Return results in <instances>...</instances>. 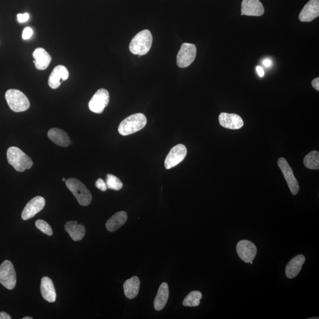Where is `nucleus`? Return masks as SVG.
Here are the masks:
<instances>
[{"label": "nucleus", "instance_id": "obj_5", "mask_svg": "<svg viewBox=\"0 0 319 319\" xmlns=\"http://www.w3.org/2000/svg\"><path fill=\"white\" fill-rule=\"evenodd\" d=\"M5 99L9 107L16 112H24L30 108V101L24 94L17 90L11 89L6 92Z\"/></svg>", "mask_w": 319, "mask_h": 319}, {"label": "nucleus", "instance_id": "obj_15", "mask_svg": "<svg viewBox=\"0 0 319 319\" xmlns=\"http://www.w3.org/2000/svg\"><path fill=\"white\" fill-rule=\"evenodd\" d=\"M219 121L222 127L231 130H238L244 126V121L239 115L222 112L219 116Z\"/></svg>", "mask_w": 319, "mask_h": 319}, {"label": "nucleus", "instance_id": "obj_9", "mask_svg": "<svg viewBox=\"0 0 319 319\" xmlns=\"http://www.w3.org/2000/svg\"><path fill=\"white\" fill-rule=\"evenodd\" d=\"M278 166L281 169L282 174L286 181L291 193L296 195L299 191V185L295 176L293 174L292 169L288 165L287 160L281 157L278 160Z\"/></svg>", "mask_w": 319, "mask_h": 319}, {"label": "nucleus", "instance_id": "obj_13", "mask_svg": "<svg viewBox=\"0 0 319 319\" xmlns=\"http://www.w3.org/2000/svg\"><path fill=\"white\" fill-rule=\"evenodd\" d=\"M264 13V6L260 0H243L241 15L248 16H261Z\"/></svg>", "mask_w": 319, "mask_h": 319}, {"label": "nucleus", "instance_id": "obj_8", "mask_svg": "<svg viewBox=\"0 0 319 319\" xmlns=\"http://www.w3.org/2000/svg\"><path fill=\"white\" fill-rule=\"evenodd\" d=\"M109 101L108 91L101 88L96 91L89 102V108L91 111L96 114H101L107 106Z\"/></svg>", "mask_w": 319, "mask_h": 319}, {"label": "nucleus", "instance_id": "obj_31", "mask_svg": "<svg viewBox=\"0 0 319 319\" xmlns=\"http://www.w3.org/2000/svg\"><path fill=\"white\" fill-rule=\"evenodd\" d=\"M17 20L19 23H22L26 22L29 19V14L28 13H24V14H17Z\"/></svg>", "mask_w": 319, "mask_h": 319}, {"label": "nucleus", "instance_id": "obj_14", "mask_svg": "<svg viewBox=\"0 0 319 319\" xmlns=\"http://www.w3.org/2000/svg\"><path fill=\"white\" fill-rule=\"evenodd\" d=\"M319 16V0H310L299 14L302 22H311Z\"/></svg>", "mask_w": 319, "mask_h": 319}, {"label": "nucleus", "instance_id": "obj_28", "mask_svg": "<svg viewBox=\"0 0 319 319\" xmlns=\"http://www.w3.org/2000/svg\"><path fill=\"white\" fill-rule=\"evenodd\" d=\"M35 226L36 228L41 230L43 233L46 234L47 235H52V229H51V227L46 223V222L42 220H38V221H36Z\"/></svg>", "mask_w": 319, "mask_h": 319}, {"label": "nucleus", "instance_id": "obj_1", "mask_svg": "<svg viewBox=\"0 0 319 319\" xmlns=\"http://www.w3.org/2000/svg\"><path fill=\"white\" fill-rule=\"evenodd\" d=\"M153 44V36L148 30H144L137 34L131 41L129 48L136 55L143 56L150 51Z\"/></svg>", "mask_w": 319, "mask_h": 319}, {"label": "nucleus", "instance_id": "obj_7", "mask_svg": "<svg viewBox=\"0 0 319 319\" xmlns=\"http://www.w3.org/2000/svg\"><path fill=\"white\" fill-rule=\"evenodd\" d=\"M197 48L194 44L184 43L177 56V65L181 68L190 66L196 58Z\"/></svg>", "mask_w": 319, "mask_h": 319}, {"label": "nucleus", "instance_id": "obj_18", "mask_svg": "<svg viewBox=\"0 0 319 319\" xmlns=\"http://www.w3.org/2000/svg\"><path fill=\"white\" fill-rule=\"evenodd\" d=\"M41 290L43 298L47 302L54 303L56 299V293L52 280L44 276L41 280Z\"/></svg>", "mask_w": 319, "mask_h": 319}, {"label": "nucleus", "instance_id": "obj_11", "mask_svg": "<svg viewBox=\"0 0 319 319\" xmlns=\"http://www.w3.org/2000/svg\"><path fill=\"white\" fill-rule=\"evenodd\" d=\"M187 148L183 144H178L172 148L165 162L166 169H170L179 165L184 159L187 155Z\"/></svg>", "mask_w": 319, "mask_h": 319}, {"label": "nucleus", "instance_id": "obj_24", "mask_svg": "<svg viewBox=\"0 0 319 319\" xmlns=\"http://www.w3.org/2000/svg\"><path fill=\"white\" fill-rule=\"evenodd\" d=\"M140 281L138 276H134L127 279L124 284V291L125 296L129 299H135L138 295Z\"/></svg>", "mask_w": 319, "mask_h": 319}, {"label": "nucleus", "instance_id": "obj_2", "mask_svg": "<svg viewBox=\"0 0 319 319\" xmlns=\"http://www.w3.org/2000/svg\"><path fill=\"white\" fill-rule=\"evenodd\" d=\"M7 158L9 164L19 172H23L26 170L31 169L33 166L32 160L21 149L16 147L8 149Z\"/></svg>", "mask_w": 319, "mask_h": 319}, {"label": "nucleus", "instance_id": "obj_35", "mask_svg": "<svg viewBox=\"0 0 319 319\" xmlns=\"http://www.w3.org/2000/svg\"><path fill=\"white\" fill-rule=\"evenodd\" d=\"M272 61L270 59H266L263 61V65L266 67H270L272 65Z\"/></svg>", "mask_w": 319, "mask_h": 319}, {"label": "nucleus", "instance_id": "obj_29", "mask_svg": "<svg viewBox=\"0 0 319 319\" xmlns=\"http://www.w3.org/2000/svg\"><path fill=\"white\" fill-rule=\"evenodd\" d=\"M95 186L102 191H105L108 189L107 186H106V182L104 180H102V179H98L96 181Z\"/></svg>", "mask_w": 319, "mask_h": 319}, {"label": "nucleus", "instance_id": "obj_17", "mask_svg": "<svg viewBox=\"0 0 319 319\" xmlns=\"http://www.w3.org/2000/svg\"><path fill=\"white\" fill-rule=\"evenodd\" d=\"M305 260V257L302 254L298 255L292 258L285 267V273L287 277L290 279L295 278L302 270Z\"/></svg>", "mask_w": 319, "mask_h": 319}, {"label": "nucleus", "instance_id": "obj_37", "mask_svg": "<svg viewBox=\"0 0 319 319\" xmlns=\"http://www.w3.org/2000/svg\"><path fill=\"white\" fill-rule=\"evenodd\" d=\"M319 319V318H310V319Z\"/></svg>", "mask_w": 319, "mask_h": 319}, {"label": "nucleus", "instance_id": "obj_25", "mask_svg": "<svg viewBox=\"0 0 319 319\" xmlns=\"http://www.w3.org/2000/svg\"><path fill=\"white\" fill-rule=\"evenodd\" d=\"M304 165L307 168L312 170L319 169V153L318 151H313L305 157L303 161Z\"/></svg>", "mask_w": 319, "mask_h": 319}, {"label": "nucleus", "instance_id": "obj_26", "mask_svg": "<svg viewBox=\"0 0 319 319\" xmlns=\"http://www.w3.org/2000/svg\"><path fill=\"white\" fill-rule=\"evenodd\" d=\"M202 294L199 291H191L185 297L183 305L186 307H197L200 305V300L202 299Z\"/></svg>", "mask_w": 319, "mask_h": 319}, {"label": "nucleus", "instance_id": "obj_33", "mask_svg": "<svg viewBox=\"0 0 319 319\" xmlns=\"http://www.w3.org/2000/svg\"><path fill=\"white\" fill-rule=\"evenodd\" d=\"M256 71L258 73V75H259L260 77H263L264 74H265V73H264V71L262 67L257 66Z\"/></svg>", "mask_w": 319, "mask_h": 319}, {"label": "nucleus", "instance_id": "obj_23", "mask_svg": "<svg viewBox=\"0 0 319 319\" xmlns=\"http://www.w3.org/2000/svg\"><path fill=\"white\" fill-rule=\"evenodd\" d=\"M169 297V288L168 283L163 282L158 290L157 296L155 297L154 308L157 311H162L165 308Z\"/></svg>", "mask_w": 319, "mask_h": 319}, {"label": "nucleus", "instance_id": "obj_4", "mask_svg": "<svg viewBox=\"0 0 319 319\" xmlns=\"http://www.w3.org/2000/svg\"><path fill=\"white\" fill-rule=\"evenodd\" d=\"M65 182L67 187L81 206H87L90 204L92 199V194L83 182L76 178H69Z\"/></svg>", "mask_w": 319, "mask_h": 319}, {"label": "nucleus", "instance_id": "obj_30", "mask_svg": "<svg viewBox=\"0 0 319 319\" xmlns=\"http://www.w3.org/2000/svg\"><path fill=\"white\" fill-rule=\"evenodd\" d=\"M32 29L31 27H27L23 30L22 38L24 40H28V39L32 37Z\"/></svg>", "mask_w": 319, "mask_h": 319}, {"label": "nucleus", "instance_id": "obj_10", "mask_svg": "<svg viewBox=\"0 0 319 319\" xmlns=\"http://www.w3.org/2000/svg\"><path fill=\"white\" fill-rule=\"evenodd\" d=\"M236 253L241 260L250 263L256 257L257 249L254 243L248 240H241L236 245Z\"/></svg>", "mask_w": 319, "mask_h": 319}, {"label": "nucleus", "instance_id": "obj_20", "mask_svg": "<svg viewBox=\"0 0 319 319\" xmlns=\"http://www.w3.org/2000/svg\"><path fill=\"white\" fill-rule=\"evenodd\" d=\"M66 231L69 233L74 241H80L84 238L86 229L83 225L79 224L77 221L67 222L65 226Z\"/></svg>", "mask_w": 319, "mask_h": 319}, {"label": "nucleus", "instance_id": "obj_27", "mask_svg": "<svg viewBox=\"0 0 319 319\" xmlns=\"http://www.w3.org/2000/svg\"><path fill=\"white\" fill-rule=\"evenodd\" d=\"M106 184L108 189L114 190H120L123 186L122 182L116 176L111 174L106 175Z\"/></svg>", "mask_w": 319, "mask_h": 319}, {"label": "nucleus", "instance_id": "obj_16", "mask_svg": "<svg viewBox=\"0 0 319 319\" xmlns=\"http://www.w3.org/2000/svg\"><path fill=\"white\" fill-rule=\"evenodd\" d=\"M69 74L68 69L63 65L57 66L51 73L48 84L52 89H57L64 81L68 80Z\"/></svg>", "mask_w": 319, "mask_h": 319}, {"label": "nucleus", "instance_id": "obj_19", "mask_svg": "<svg viewBox=\"0 0 319 319\" xmlns=\"http://www.w3.org/2000/svg\"><path fill=\"white\" fill-rule=\"evenodd\" d=\"M47 136L51 141L60 147H68L71 142L68 134L65 131L57 128H53L48 131Z\"/></svg>", "mask_w": 319, "mask_h": 319}, {"label": "nucleus", "instance_id": "obj_36", "mask_svg": "<svg viewBox=\"0 0 319 319\" xmlns=\"http://www.w3.org/2000/svg\"><path fill=\"white\" fill-rule=\"evenodd\" d=\"M23 319H33V318L31 317H24Z\"/></svg>", "mask_w": 319, "mask_h": 319}, {"label": "nucleus", "instance_id": "obj_34", "mask_svg": "<svg viewBox=\"0 0 319 319\" xmlns=\"http://www.w3.org/2000/svg\"><path fill=\"white\" fill-rule=\"evenodd\" d=\"M10 316L5 312H0V319H11Z\"/></svg>", "mask_w": 319, "mask_h": 319}, {"label": "nucleus", "instance_id": "obj_38", "mask_svg": "<svg viewBox=\"0 0 319 319\" xmlns=\"http://www.w3.org/2000/svg\"><path fill=\"white\" fill-rule=\"evenodd\" d=\"M62 181H63V182H66V181L65 178H63V179H62Z\"/></svg>", "mask_w": 319, "mask_h": 319}, {"label": "nucleus", "instance_id": "obj_3", "mask_svg": "<svg viewBox=\"0 0 319 319\" xmlns=\"http://www.w3.org/2000/svg\"><path fill=\"white\" fill-rule=\"evenodd\" d=\"M146 124L147 118L143 114H133L122 121L118 127V132L121 135L129 136L143 129Z\"/></svg>", "mask_w": 319, "mask_h": 319}, {"label": "nucleus", "instance_id": "obj_12", "mask_svg": "<svg viewBox=\"0 0 319 319\" xmlns=\"http://www.w3.org/2000/svg\"><path fill=\"white\" fill-rule=\"evenodd\" d=\"M45 199L42 196H36L27 203L21 214V218L24 221L30 220L35 217L44 208Z\"/></svg>", "mask_w": 319, "mask_h": 319}, {"label": "nucleus", "instance_id": "obj_6", "mask_svg": "<svg viewBox=\"0 0 319 319\" xmlns=\"http://www.w3.org/2000/svg\"><path fill=\"white\" fill-rule=\"evenodd\" d=\"M17 282L16 273L13 264L5 260L0 266V283L8 290H13Z\"/></svg>", "mask_w": 319, "mask_h": 319}, {"label": "nucleus", "instance_id": "obj_22", "mask_svg": "<svg viewBox=\"0 0 319 319\" xmlns=\"http://www.w3.org/2000/svg\"><path fill=\"white\" fill-rule=\"evenodd\" d=\"M35 60V66L38 70H45L48 68L51 60V57L46 50L43 48H38L33 53Z\"/></svg>", "mask_w": 319, "mask_h": 319}, {"label": "nucleus", "instance_id": "obj_21", "mask_svg": "<svg viewBox=\"0 0 319 319\" xmlns=\"http://www.w3.org/2000/svg\"><path fill=\"white\" fill-rule=\"evenodd\" d=\"M128 219L127 212L120 211L117 213L109 219L106 223V229L109 232H114L126 224Z\"/></svg>", "mask_w": 319, "mask_h": 319}, {"label": "nucleus", "instance_id": "obj_32", "mask_svg": "<svg viewBox=\"0 0 319 319\" xmlns=\"http://www.w3.org/2000/svg\"><path fill=\"white\" fill-rule=\"evenodd\" d=\"M312 85L316 90L319 91V78L314 79L312 82Z\"/></svg>", "mask_w": 319, "mask_h": 319}]
</instances>
